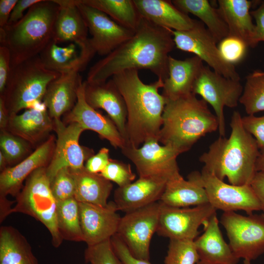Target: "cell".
Here are the masks:
<instances>
[{"instance_id": "6da1fadb", "label": "cell", "mask_w": 264, "mask_h": 264, "mask_svg": "<svg viewBox=\"0 0 264 264\" xmlns=\"http://www.w3.org/2000/svg\"><path fill=\"white\" fill-rule=\"evenodd\" d=\"M176 47L171 29L142 18L134 34L89 69L86 81L98 84L127 69H148L163 81L168 76L169 53Z\"/></svg>"}, {"instance_id": "7a4b0ae2", "label": "cell", "mask_w": 264, "mask_h": 264, "mask_svg": "<svg viewBox=\"0 0 264 264\" xmlns=\"http://www.w3.org/2000/svg\"><path fill=\"white\" fill-rule=\"evenodd\" d=\"M111 79L127 108L126 145L138 148L148 140H158L167 102L158 91L163 87V80L158 79L145 84L139 76L138 70L134 69L121 71Z\"/></svg>"}, {"instance_id": "3957f363", "label": "cell", "mask_w": 264, "mask_h": 264, "mask_svg": "<svg viewBox=\"0 0 264 264\" xmlns=\"http://www.w3.org/2000/svg\"><path fill=\"white\" fill-rule=\"evenodd\" d=\"M240 113L234 111L228 138L220 136L199 158L202 169L230 184L250 185L256 173V164L261 155L256 141L243 127Z\"/></svg>"}, {"instance_id": "277c9868", "label": "cell", "mask_w": 264, "mask_h": 264, "mask_svg": "<svg viewBox=\"0 0 264 264\" xmlns=\"http://www.w3.org/2000/svg\"><path fill=\"white\" fill-rule=\"evenodd\" d=\"M218 119L207 103L195 94L167 101L158 140L180 154L187 152L202 137L218 130Z\"/></svg>"}, {"instance_id": "5b68a950", "label": "cell", "mask_w": 264, "mask_h": 264, "mask_svg": "<svg viewBox=\"0 0 264 264\" xmlns=\"http://www.w3.org/2000/svg\"><path fill=\"white\" fill-rule=\"evenodd\" d=\"M58 11L54 0H42L19 21L0 28V45L10 51L11 69L38 56L51 42Z\"/></svg>"}, {"instance_id": "8992f818", "label": "cell", "mask_w": 264, "mask_h": 264, "mask_svg": "<svg viewBox=\"0 0 264 264\" xmlns=\"http://www.w3.org/2000/svg\"><path fill=\"white\" fill-rule=\"evenodd\" d=\"M60 73L47 69L38 56L11 69L2 95L10 115L35 107L43 100L49 84Z\"/></svg>"}, {"instance_id": "52a82bcc", "label": "cell", "mask_w": 264, "mask_h": 264, "mask_svg": "<svg viewBox=\"0 0 264 264\" xmlns=\"http://www.w3.org/2000/svg\"><path fill=\"white\" fill-rule=\"evenodd\" d=\"M46 168L36 170L27 178L15 198L16 204L12 209L11 214L22 213L40 221L49 232L53 246L58 248L64 240L58 228L57 201L52 193Z\"/></svg>"}, {"instance_id": "ba28073f", "label": "cell", "mask_w": 264, "mask_h": 264, "mask_svg": "<svg viewBox=\"0 0 264 264\" xmlns=\"http://www.w3.org/2000/svg\"><path fill=\"white\" fill-rule=\"evenodd\" d=\"M220 223L236 257L251 261L264 253V218L262 215L245 216L235 212H223Z\"/></svg>"}, {"instance_id": "9c48e42d", "label": "cell", "mask_w": 264, "mask_h": 264, "mask_svg": "<svg viewBox=\"0 0 264 264\" xmlns=\"http://www.w3.org/2000/svg\"><path fill=\"white\" fill-rule=\"evenodd\" d=\"M243 87L240 81L227 78L204 66L197 78L193 93L199 95L213 108L218 122L220 136L225 135L224 108L237 107Z\"/></svg>"}, {"instance_id": "30bf717a", "label": "cell", "mask_w": 264, "mask_h": 264, "mask_svg": "<svg viewBox=\"0 0 264 264\" xmlns=\"http://www.w3.org/2000/svg\"><path fill=\"white\" fill-rule=\"evenodd\" d=\"M176 47L194 53L217 73L234 80L240 81V76L234 65L222 56L214 37L200 21L196 20L194 26L187 31L171 29Z\"/></svg>"}, {"instance_id": "8fae6325", "label": "cell", "mask_w": 264, "mask_h": 264, "mask_svg": "<svg viewBox=\"0 0 264 264\" xmlns=\"http://www.w3.org/2000/svg\"><path fill=\"white\" fill-rule=\"evenodd\" d=\"M160 206L157 201L126 213L121 218L116 234L137 258L149 261L150 246L157 229Z\"/></svg>"}, {"instance_id": "7c38bea8", "label": "cell", "mask_w": 264, "mask_h": 264, "mask_svg": "<svg viewBox=\"0 0 264 264\" xmlns=\"http://www.w3.org/2000/svg\"><path fill=\"white\" fill-rule=\"evenodd\" d=\"M191 174L205 189L209 203L224 212L242 210L248 215L261 210L259 200L250 185H234L225 183L202 169Z\"/></svg>"}, {"instance_id": "4fadbf2b", "label": "cell", "mask_w": 264, "mask_h": 264, "mask_svg": "<svg viewBox=\"0 0 264 264\" xmlns=\"http://www.w3.org/2000/svg\"><path fill=\"white\" fill-rule=\"evenodd\" d=\"M121 150L135 165L139 177H159L169 180L180 175L176 161L180 153L170 146L160 145L157 139L145 142L141 147L126 145Z\"/></svg>"}, {"instance_id": "5bb4252c", "label": "cell", "mask_w": 264, "mask_h": 264, "mask_svg": "<svg viewBox=\"0 0 264 264\" xmlns=\"http://www.w3.org/2000/svg\"><path fill=\"white\" fill-rule=\"evenodd\" d=\"M160 203L156 233L170 240H195L199 234L200 226L204 225L217 211L209 203L192 208H179Z\"/></svg>"}, {"instance_id": "9a60e30c", "label": "cell", "mask_w": 264, "mask_h": 264, "mask_svg": "<svg viewBox=\"0 0 264 264\" xmlns=\"http://www.w3.org/2000/svg\"><path fill=\"white\" fill-rule=\"evenodd\" d=\"M53 120L57 138L52 158L46 168L50 181L63 168H84V162L94 154L92 149L80 144V137L85 130L79 124H66L61 119Z\"/></svg>"}, {"instance_id": "2e32d148", "label": "cell", "mask_w": 264, "mask_h": 264, "mask_svg": "<svg viewBox=\"0 0 264 264\" xmlns=\"http://www.w3.org/2000/svg\"><path fill=\"white\" fill-rule=\"evenodd\" d=\"M91 37L89 45L96 54L106 56L130 39L135 31L126 28L103 12L76 0Z\"/></svg>"}, {"instance_id": "e0dca14e", "label": "cell", "mask_w": 264, "mask_h": 264, "mask_svg": "<svg viewBox=\"0 0 264 264\" xmlns=\"http://www.w3.org/2000/svg\"><path fill=\"white\" fill-rule=\"evenodd\" d=\"M63 121L66 124L76 123L85 131L89 130L96 132L101 138L109 141L115 149H121L126 145L124 138L111 118L102 115L87 102L83 81L78 87L75 105L64 115Z\"/></svg>"}, {"instance_id": "ac0fdd59", "label": "cell", "mask_w": 264, "mask_h": 264, "mask_svg": "<svg viewBox=\"0 0 264 264\" xmlns=\"http://www.w3.org/2000/svg\"><path fill=\"white\" fill-rule=\"evenodd\" d=\"M84 242L88 246L110 240L117 233L121 217L114 202L106 206L79 202Z\"/></svg>"}, {"instance_id": "d6986e66", "label": "cell", "mask_w": 264, "mask_h": 264, "mask_svg": "<svg viewBox=\"0 0 264 264\" xmlns=\"http://www.w3.org/2000/svg\"><path fill=\"white\" fill-rule=\"evenodd\" d=\"M55 139L54 135L49 136L20 162L0 172V198H7L8 195L16 198L30 175L40 168L48 166L54 153Z\"/></svg>"}, {"instance_id": "ffe728a7", "label": "cell", "mask_w": 264, "mask_h": 264, "mask_svg": "<svg viewBox=\"0 0 264 264\" xmlns=\"http://www.w3.org/2000/svg\"><path fill=\"white\" fill-rule=\"evenodd\" d=\"M59 5L52 40L57 44L69 42L77 44L81 50L91 56L88 29L76 4V0H54Z\"/></svg>"}, {"instance_id": "44dd1931", "label": "cell", "mask_w": 264, "mask_h": 264, "mask_svg": "<svg viewBox=\"0 0 264 264\" xmlns=\"http://www.w3.org/2000/svg\"><path fill=\"white\" fill-rule=\"evenodd\" d=\"M84 94L93 109L104 110L113 121L126 143L127 110L124 98L112 79L92 84L84 82Z\"/></svg>"}, {"instance_id": "7402d4cb", "label": "cell", "mask_w": 264, "mask_h": 264, "mask_svg": "<svg viewBox=\"0 0 264 264\" xmlns=\"http://www.w3.org/2000/svg\"><path fill=\"white\" fill-rule=\"evenodd\" d=\"M168 180L159 177H139L134 182L118 187L114 192V202L118 211L125 213L159 201Z\"/></svg>"}, {"instance_id": "603a6c76", "label": "cell", "mask_w": 264, "mask_h": 264, "mask_svg": "<svg viewBox=\"0 0 264 264\" xmlns=\"http://www.w3.org/2000/svg\"><path fill=\"white\" fill-rule=\"evenodd\" d=\"M204 66L203 61L195 55L185 60L169 56L168 76L164 81L161 94L168 101L193 93L194 84Z\"/></svg>"}, {"instance_id": "cb8c5ba5", "label": "cell", "mask_w": 264, "mask_h": 264, "mask_svg": "<svg viewBox=\"0 0 264 264\" xmlns=\"http://www.w3.org/2000/svg\"><path fill=\"white\" fill-rule=\"evenodd\" d=\"M81 82L79 72L73 71L60 74L49 84L43 101L53 119H61L73 108Z\"/></svg>"}, {"instance_id": "d4e9b609", "label": "cell", "mask_w": 264, "mask_h": 264, "mask_svg": "<svg viewBox=\"0 0 264 264\" xmlns=\"http://www.w3.org/2000/svg\"><path fill=\"white\" fill-rule=\"evenodd\" d=\"M54 127V120L45 107H33L10 115L7 130L34 146L46 140Z\"/></svg>"}, {"instance_id": "484cf974", "label": "cell", "mask_w": 264, "mask_h": 264, "mask_svg": "<svg viewBox=\"0 0 264 264\" xmlns=\"http://www.w3.org/2000/svg\"><path fill=\"white\" fill-rule=\"evenodd\" d=\"M218 3L228 29V36L241 40L247 47H255L258 44L256 28L250 11L252 2L248 0H219Z\"/></svg>"}, {"instance_id": "4316f807", "label": "cell", "mask_w": 264, "mask_h": 264, "mask_svg": "<svg viewBox=\"0 0 264 264\" xmlns=\"http://www.w3.org/2000/svg\"><path fill=\"white\" fill-rule=\"evenodd\" d=\"M141 17L153 24L175 31H187L196 20L166 0H133Z\"/></svg>"}, {"instance_id": "83f0119b", "label": "cell", "mask_w": 264, "mask_h": 264, "mask_svg": "<svg viewBox=\"0 0 264 264\" xmlns=\"http://www.w3.org/2000/svg\"><path fill=\"white\" fill-rule=\"evenodd\" d=\"M216 213L203 225V234L194 240L200 261L207 264H237L239 259L221 234Z\"/></svg>"}, {"instance_id": "f1b7e54d", "label": "cell", "mask_w": 264, "mask_h": 264, "mask_svg": "<svg viewBox=\"0 0 264 264\" xmlns=\"http://www.w3.org/2000/svg\"><path fill=\"white\" fill-rule=\"evenodd\" d=\"M48 69L60 74L83 70L92 59L74 43L61 46L52 40L39 55Z\"/></svg>"}, {"instance_id": "f546056e", "label": "cell", "mask_w": 264, "mask_h": 264, "mask_svg": "<svg viewBox=\"0 0 264 264\" xmlns=\"http://www.w3.org/2000/svg\"><path fill=\"white\" fill-rule=\"evenodd\" d=\"M159 201L179 208L209 203L205 189L191 174L188 180L180 175L168 180Z\"/></svg>"}, {"instance_id": "4dcf8cb0", "label": "cell", "mask_w": 264, "mask_h": 264, "mask_svg": "<svg viewBox=\"0 0 264 264\" xmlns=\"http://www.w3.org/2000/svg\"><path fill=\"white\" fill-rule=\"evenodd\" d=\"M71 170L75 180V199L78 202L107 206L113 188L111 181L100 174L90 173L85 167Z\"/></svg>"}, {"instance_id": "1f68e13d", "label": "cell", "mask_w": 264, "mask_h": 264, "mask_svg": "<svg viewBox=\"0 0 264 264\" xmlns=\"http://www.w3.org/2000/svg\"><path fill=\"white\" fill-rule=\"evenodd\" d=\"M0 264H39L26 238L12 226L0 228Z\"/></svg>"}, {"instance_id": "d6a6232c", "label": "cell", "mask_w": 264, "mask_h": 264, "mask_svg": "<svg viewBox=\"0 0 264 264\" xmlns=\"http://www.w3.org/2000/svg\"><path fill=\"white\" fill-rule=\"evenodd\" d=\"M172 2L185 13H191L199 18L218 43L228 37V29L219 9L208 0H173Z\"/></svg>"}, {"instance_id": "836d02e7", "label": "cell", "mask_w": 264, "mask_h": 264, "mask_svg": "<svg viewBox=\"0 0 264 264\" xmlns=\"http://www.w3.org/2000/svg\"><path fill=\"white\" fill-rule=\"evenodd\" d=\"M105 13L120 25L135 31L142 17L133 0H81Z\"/></svg>"}, {"instance_id": "e575fe53", "label": "cell", "mask_w": 264, "mask_h": 264, "mask_svg": "<svg viewBox=\"0 0 264 264\" xmlns=\"http://www.w3.org/2000/svg\"><path fill=\"white\" fill-rule=\"evenodd\" d=\"M57 220L58 228L63 240L84 242L79 202L74 198L57 202Z\"/></svg>"}, {"instance_id": "d590c367", "label": "cell", "mask_w": 264, "mask_h": 264, "mask_svg": "<svg viewBox=\"0 0 264 264\" xmlns=\"http://www.w3.org/2000/svg\"><path fill=\"white\" fill-rule=\"evenodd\" d=\"M239 103L248 115L264 111V71L255 70L246 77Z\"/></svg>"}, {"instance_id": "8d00e7d4", "label": "cell", "mask_w": 264, "mask_h": 264, "mask_svg": "<svg viewBox=\"0 0 264 264\" xmlns=\"http://www.w3.org/2000/svg\"><path fill=\"white\" fill-rule=\"evenodd\" d=\"M32 147L27 141L7 130L0 131V151L7 159L9 167L20 162L27 154H30Z\"/></svg>"}, {"instance_id": "74e56055", "label": "cell", "mask_w": 264, "mask_h": 264, "mask_svg": "<svg viewBox=\"0 0 264 264\" xmlns=\"http://www.w3.org/2000/svg\"><path fill=\"white\" fill-rule=\"evenodd\" d=\"M199 261L194 240H170L165 264H197Z\"/></svg>"}, {"instance_id": "f35d334b", "label": "cell", "mask_w": 264, "mask_h": 264, "mask_svg": "<svg viewBox=\"0 0 264 264\" xmlns=\"http://www.w3.org/2000/svg\"><path fill=\"white\" fill-rule=\"evenodd\" d=\"M50 187L57 202L74 198L76 184L71 169H60L51 180Z\"/></svg>"}, {"instance_id": "ab89813d", "label": "cell", "mask_w": 264, "mask_h": 264, "mask_svg": "<svg viewBox=\"0 0 264 264\" xmlns=\"http://www.w3.org/2000/svg\"><path fill=\"white\" fill-rule=\"evenodd\" d=\"M84 258L89 264H121L113 249L110 239L88 246Z\"/></svg>"}, {"instance_id": "60d3db41", "label": "cell", "mask_w": 264, "mask_h": 264, "mask_svg": "<svg viewBox=\"0 0 264 264\" xmlns=\"http://www.w3.org/2000/svg\"><path fill=\"white\" fill-rule=\"evenodd\" d=\"M100 174L107 180L116 183L119 187L131 183L136 177L130 164L111 158L108 165Z\"/></svg>"}, {"instance_id": "b9f144b4", "label": "cell", "mask_w": 264, "mask_h": 264, "mask_svg": "<svg viewBox=\"0 0 264 264\" xmlns=\"http://www.w3.org/2000/svg\"><path fill=\"white\" fill-rule=\"evenodd\" d=\"M218 47L223 57L234 65L244 57L247 46L241 40L228 36L219 43Z\"/></svg>"}, {"instance_id": "7bdbcfd3", "label": "cell", "mask_w": 264, "mask_h": 264, "mask_svg": "<svg viewBox=\"0 0 264 264\" xmlns=\"http://www.w3.org/2000/svg\"><path fill=\"white\" fill-rule=\"evenodd\" d=\"M244 129L254 137L261 155H264V115H248L242 117Z\"/></svg>"}, {"instance_id": "ee69618b", "label": "cell", "mask_w": 264, "mask_h": 264, "mask_svg": "<svg viewBox=\"0 0 264 264\" xmlns=\"http://www.w3.org/2000/svg\"><path fill=\"white\" fill-rule=\"evenodd\" d=\"M110 242L113 249L121 264H151L149 261L133 256L126 244L116 234L111 237Z\"/></svg>"}, {"instance_id": "f6af8a7d", "label": "cell", "mask_w": 264, "mask_h": 264, "mask_svg": "<svg viewBox=\"0 0 264 264\" xmlns=\"http://www.w3.org/2000/svg\"><path fill=\"white\" fill-rule=\"evenodd\" d=\"M110 159L109 149L103 147L86 161L85 167L90 173L100 174L108 165Z\"/></svg>"}, {"instance_id": "bcb514c9", "label": "cell", "mask_w": 264, "mask_h": 264, "mask_svg": "<svg viewBox=\"0 0 264 264\" xmlns=\"http://www.w3.org/2000/svg\"><path fill=\"white\" fill-rule=\"evenodd\" d=\"M11 71V55L8 48L0 45V95L3 94Z\"/></svg>"}, {"instance_id": "7dc6e473", "label": "cell", "mask_w": 264, "mask_h": 264, "mask_svg": "<svg viewBox=\"0 0 264 264\" xmlns=\"http://www.w3.org/2000/svg\"><path fill=\"white\" fill-rule=\"evenodd\" d=\"M42 0H18L11 13L7 25L14 24L24 16V12Z\"/></svg>"}, {"instance_id": "c3c4849f", "label": "cell", "mask_w": 264, "mask_h": 264, "mask_svg": "<svg viewBox=\"0 0 264 264\" xmlns=\"http://www.w3.org/2000/svg\"><path fill=\"white\" fill-rule=\"evenodd\" d=\"M250 13L255 20L256 41L258 44L260 42H264V1Z\"/></svg>"}, {"instance_id": "681fc988", "label": "cell", "mask_w": 264, "mask_h": 264, "mask_svg": "<svg viewBox=\"0 0 264 264\" xmlns=\"http://www.w3.org/2000/svg\"><path fill=\"white\" fill-rule=\"evenodd\" d=\"M250 185L259 200L261 210L264 213V172H257Z\"/></svg>"}, {"instance_id": "f907efd6", "label": "cell", "mask_w": 264, "mask_h": 264, "mask_svg": "<svg viewBox=\"0 0 264 264\" xmlns=\"http://www.w3.org/2000/svg\"><path fill=\"white\" fill-rule=\"evenodd\" d=\"M18 0H0V28H3L7 25L11 13Z\"/></svg>"}, {"instance_id": "816d5d0a", "label": "cell", "mask_w": 264, "mask_h": 264, "mask_svg": "<svg viewBox=\"0 0 264 264\" xmlns=\"http://www.w3.org/2000/svg\"><path fill=\"white\" fill-rule=\"evenodd\" d=\"M10 115L5 107L3 98L0 96V129L7 130Z\"/></svg>"}, {"instance_id": "f5cc1de1", "label": "cell", "mask_w": 264, "mask_h": 264, "mask_svg": "<svg viewBox=\"0 0 264 264\" xmlns=\"http://www.w3.org/2000/svg\"><path fill=\"white\" fill-rule=\"evenodd\" d=\"M9 167V164L7 159L3 154V153L0 151V172L4 170L7 168Z\"/></svg>"}, {"instance_id": "db71d44e", "label": "cell", "mask_w": 264, "mask_h": 264, "mask_svg": "<svg viewBox=\"0 0 264 264\" xmlns=\"http://www.w3.org/2000/svg\"><path fill=\"white\" fill-rule=\"evenodd\" d=\"M256 170L257 172H264V155H260L258 157L256 164Z\"/></svg>"}, {"instance_id": "11a10c76", "label": "cell", "mask_w": 264, "mask_h": 264, "mask_svg": "<svg viewBox=\"0 0 264 264\" xmlns=\"http://www.w3.org/2000/svg\"><path fill=\"white\" fill-rule=\"evenodd\" d=\"M243 264H251L250 261L248 260H244Z\"/></svg>"}, {"instance_id": "9f6ffc18", "label": "cell", "mask_w": 264, "mask_h": 264, "mask_svg": "<svg viewBox=\"0 0 264 264\" xmlns=\"http://www.w3.org/2000/svg\"><path fill=\"white\" fill-rule=\"evenodd\" d=\"M197 264H205L199 261Z\"/></svg>"}, {"instance_id": "6f0895ef", "label": "cell", "mask_w": 264, "mask_h": 264, "mask_svg": "<svg viewBox=\"0 0 264 264\" xmlns=\"http://www.w3.org/2000/svg\"><path fill=\"white\" fill-rule=\"evenodd\" d=\"M262 215L263 216V217L264 218V214H262Z\"/></svg>"}]
</instances>
